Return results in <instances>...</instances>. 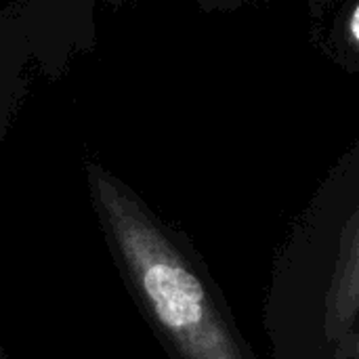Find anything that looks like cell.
<instances>
[{"label":"cell","mask_w":359,"mask_h":359,"mask_svg":"<svg viewBox=\"0 0 359 359\" xmlns=\"http://www.w3.org/2000/svg\"><path fill=\"white\" fill-rule=\"evenodd\" d=\"M309 4H311V11H313V15H316L318 8H320V4H322V0H309Z\"/></svg>","instance_id":"5"},{"label":"cell","mask_w":359,"mask_h":359,"mask_svg":"<svg viewBox=\"0 0 359 359\" xmlns=\"http://www.w3.org/2000/svg\"><path fill=\"white\" fill-rule=\"evenodd\" d=\"M330 2H332V0H322V4H320V8H318V13H320V11H326ZM318 13H316V15H318Z\"/></svg>","instance_id":"6"},{"label":"cell","mask_w":359,"mask_h":359,"mask_svg":"<svg viewBox=\"0 0 359 359\" xmlns=\"http://www.w3.org/2000/svg\"><path fill=\"white\" fill-rule=\"evenodd\" d=\"M103 2H105L107 6H111V8H120L126 0H103Z\"/></svg>","instance_id":"4"},{"label":"cell","mask_w":359,"mask_h":359,"mask_svg":"<svg viewBox=\"0 0 359 359\" xmlns=\"http://www.w3.org/2000/svg\"><path fill=\"white\" fill-rule=\"evenodd\" d=\"M0 359H6V355H4V351L0 349Z\"/></svg>","instance_id":"7"},{"label":"cell","mask_w":359,"mask_h":359,"mask_svg":"<svg viewBox=\"0 0 359 359\" xmlns=\"http://www.w3.org/2000/svg\"><path fill=\"white\" fill-rule=\"evenodd\" d=\"M330 53L343 61L345 57H359V0H351L341 11L330 29Z\"/></svg>","instance_id":"2"},{"label":"cell","mask_w":359,"mask_h":359,"mask_svg":"<svg viewBox=\"0 0 359 359\" xmlns=\"http://www.w3.org/2000/svg\"><path fill=\"white\" fill-rule=\"evenodd\" d=\"M204 11H231L248 0H196Z\"/></svg>","instance_id":"3"},{"label":"cell","mask_w":359,"mask_h":359,"mask_svg":"<svg viewBox=\"0 0 359 359\" xmlns=\"http://www.w3.org/2000/svg\"><path fill=\"white\" fill-rule=\"evenodd\" d=\"M88 198L130 290L183 359H240L204 284L147 204L101 162L86 160Z\"/></svg>","instance_id":"1"}]
</instances>
